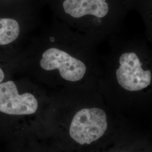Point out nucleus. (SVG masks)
Masks as SVG:
<instances>
[{
	"label": "nucleus",
	"mask_w": 152,
	"mask_h": 152,
	"mask_svg": "<svg viewBox=\"0 0 152 152\" xmlns=\"http://www.w3.org/2000/svg\"><path fill=\"white\" fill-rule=\"evenodd\" d=\"M18 51L0 48V83L18 72Z\"/></svg>",
	"instance_id": "nucleus-7"
},
{
	"label": "nucleus",
	"mask_w": 152,
	"mask_h": 152,
	"mask_svg": "<svg viewBox=\"0 0 152 152\" xmlns=\"http://www.w3.org/2000/svg\"><path fill=\"white\" fill-rule=\"evenodd\" d=\"M120 66L115 71L118 84L129 91H137L148 87L151 83L152 73L144 71L137 55L133 53H125L119 59Z\"/></svg>",
	"instance_id": "nucleus-6"
},
{
	"label": "nucleus",
	"mask_w": 152,
	"mask_h": 152,
	"mask_svg": "<svg viewBox=\"0 0 152 152\" xmlns=\"http://www.w3.org/2000/svg\"><path fill=\"white\" fill-rule=\"evenodd\" d=\"M56 18L78 32H88L89 18L100 23L108 15L107 0H51Z\"/></svg>",
	"instance_id": "nucleus-3"
},
{
	"label": "nucleus",
	"mask_w": 152,
	"mask_h": 152,
	"mask_svg": "<svg viewBox=\"0 0 152 152\" xmlns=\"http://www.w3.org/2000/svg\"><path fill=\"white\" fill-rule=\"evenodd\" d=\"M37 15L16 0L0 2V48L19 52L39 26Z\"/></svg>",
	"instance_id": "nucleus-2"
},
{
	"label": "nucleus",
	"mask_w": 152,
	"mask_h": 152,
	"mask_svg": "<svg viewBox=\"0 0 152 152\" xmlns=\"http://www.w3.org/2000/svg\"><path fill=\"white\" fill-rule=\"evenodd\" d=\"M107 120V114L102 109H81L77 112L72 119L69 135L81 145L90 144L105 134L108 127Z\"/></svg>",
	"instance_id": "nucleus-4"
},
{
	"label": "nucleus",
	"mask_w": 152,
	"mask_h": 152,
	"mask_svg": "<svg viewBox=\"0 0 152 152\" xmlns=\"http://www.w3.org/2000/svg\"><path fill=\"white\" fill-rule=\"evenodd\" d=\"M9 1V0H0V2H3V1Z\"/></svg>",
	"instance_id": "nucleus-8"
},
{
	"label": "nucleus",
	"mask_w": 152,
	"mask_h": 152,
	"mask_svg": "<svg viewBox=\"0 0 152 152\" xmlns=\"http://www.w3.org/2000/svg\"><path fill=\"white\" fill-rule=\"evenodd\" d=\"M87 43L80 33L54 18L19 51L18 72L48 83H79L91 71Z\"/></svg>",
	"instance_id": "nucleus-1"
},
{
	"label": "nucleus",
	"mask_w": 152,
	"mask_h": 152,
	"mask_svg": "<svg viewBox=\"0 0 152 152\" xmlns=\"http://www.w3.org/2000/svg\"><path fill=\"white\" fill-rule=\"evenodd\" d=\"M23 81L20 82L9 79L0 83V112L11 115H24L35 113L39 100L35 93L29 90L22 91Z\"/></svg>",
	"instance_id": "nucleus-5"
}]
</instances>
